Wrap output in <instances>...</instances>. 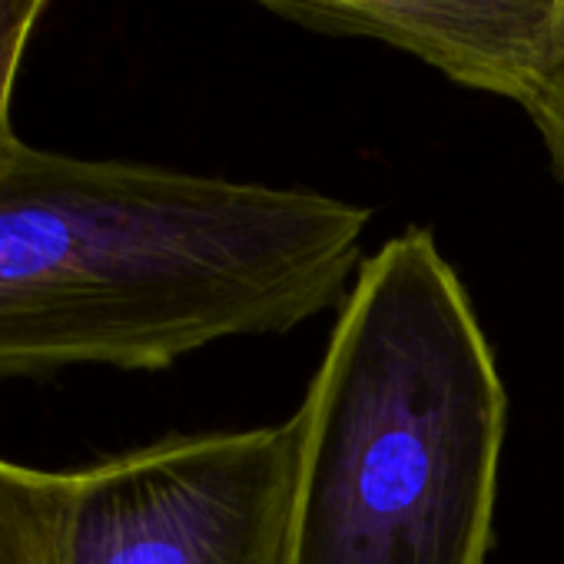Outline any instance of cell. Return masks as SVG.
Listing matches in <instances>:
<instances>
[{
	"instance_id": "6",
	"label": "cell",
	"mask_w": 564,
	"mask_h": 564,
	"mask_svg": "<svg viewBox=\"0 0 564 564\" xmlns=\"http://www.w3.org/2000/svg\"><path fill=\"white\" fill-rule=\"evenodd\" d=\"M47 4L51 0H0V166L24 143L11 120V100H14V84L21 74L28 41L37 21L44 18Z\"/></svg>"
},
{
	"instance_id": "4",
	"label": "cell",
	"mask_w": 564,
	"mask_h": 564,
	"mask_svg": "<svg viewBox=\"0 0 564 564\" xmlns=\"http://www.w3.org/2000/svg\"><path fill=\"white\" fill-rule=\"evenodd\" d=\"M319 34L372 37L458 87L514 100L541 77L564 0H256Z\"/></svg>"
},
{
	"instance_id": "2",
	"label": "cell",
	"mask_w": 564,
	"mask_h": 564,
	"mask_svg": "<svg viewBox=\"0 0 564 564\" xmlns=\"http://www.w3.org/2000/svg\"><path fill=\"white\" fill-rule=\"evenodd\" d=\"M293 419L282 564H485L508 392L432 229L356 269Z\"/></svg>"
},
{
	"instance_id": "3",
	"label": "cell",
	"mask_w": 564,
	"mask_h": 564,
	"mask_svg": "<svg viewBox=\"0 0 564 564\" xmlns=\"http://www.w3.org/2000/svg\"><path fill=\"white\" fill-rule=\"evenodd\" d=\"M296 419L166 435L67 471L64 564H282Z\"/></svg>"
},
{
	"instance_id": "7",
	"label": "cell",
	"mask_w": 564,
	"mask_h": 564,
	"mask_svg": "<svg viewBox=\"0 0 564 564\" xmlns=\"http://www.w3.org/2000/svg\"><path fill=\"white\" fill-rule=\"evenodd\" d=\"M521 110L528 113V120L534 123V130L547 150L554 180L564 186V11L557 21V34H554L547 64H544L541 77L534 80V87L528 90V97L521 100Z\"/></svg>"
},
{
	"instance_id": "5",
	"label": "cell",
	"mask_w": 564,
	"mask_h": 564,
	"mask_svg": "<svg viewBox=\"0 0 564 564\" xmlns=\"http://www.w3.org/2000/svg\"><path fill=\"white\" fill-rule=\"evenodd\" d=\"M67 471L0 458V564H64Z\"/></svg>"
},
{
	"instance_id": "1",
	"label": "cell",
	"mask_w": 564,
	"mask_h": 564,
	"mask_svg": "<svg viewBox=\"0 0 564 564\" xmlns=\"http://www.w3.org/2000/svg\"><path fill=\"white\" fill-rule=\"evenodd\" d=\"M369 206L28 143L0 166V379L160 372L343 306Z\"/></svg>"
}]
</instances>
